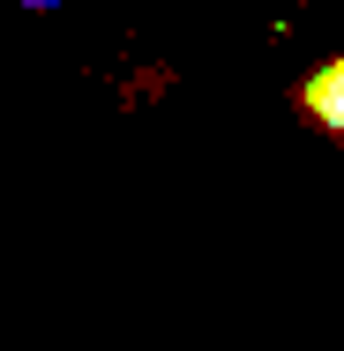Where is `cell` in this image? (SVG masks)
I'll return each mask as SVG.
<instances>
[{"mask_svg":"<svg viewBox=\"0 0 344 351\" xmlns=\"http://www.w3.org/2000/svg\"><path fill=\"white\" fill-rule=\"evenodd\" d=\"M307 112H314L330 135H344V60H337V68H322L314 82H307Z\"/></svg>","mask_w":344,"mask_h":351,"instance_id":"cell-1","label":"cell"},{"mask_svg":"<svg viewBox=\"0 0 344 351\" xmlns=\"http://www.w3.org/2000/svg\"><path fill=\"white\" fill-rule=\"evenodd\" d=\"M15 8H23V15H60L68 0H15Z\"/></svg>","mask_w":344,"mask_h":351,"instance_id":"cell-2","label":"cell"}]
</instances>
